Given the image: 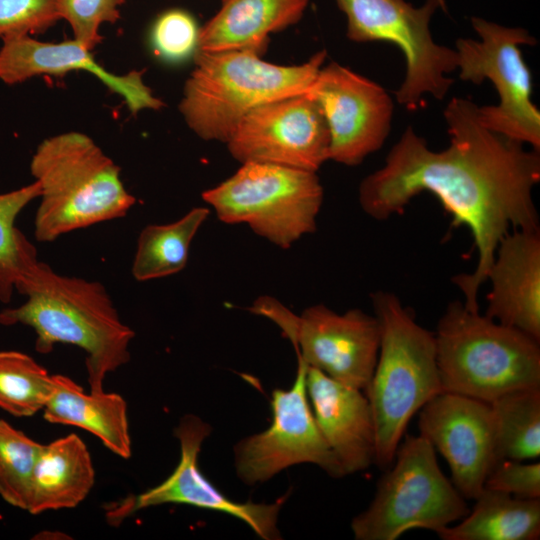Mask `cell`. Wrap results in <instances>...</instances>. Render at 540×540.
I'll return each instance as SVG.
<instances>
[{"label": "cell", "mask_w": 540, "mask_h": 540, "mask_svg": "<svg viewBox=\"0 0 540 540\" xmlns=\"http://www.w3.org/2000/svg\"><path fill=\"white\" fill-rule=\"evenodd\" d=\"M347 20L346 36L357 43L384 41L396 45L406 59V75L395 91L396 101L416 109L429 93L442 100L454 83L455 49L437 44L430 22L445 0H425L415 7L405 0H335Z\"/></svg>", "instance_id": "cell-9"}, {"label": "cell", "mask_w": 540, "mask_h": 540, "mask_svg": "<svg viewBox=\"0 0 540 540\" xmlns=\"http://www.w3.org/2000/svg\"><path fill=\"white\" fill-rule=\"evenodd\" d=\"M483 488L522 499H540V463L498 461L488 473Z\"/></svg>", "instance_id": "cell-32"}, {"label": "cell", "mask_w": 540, "mask_h": 540, "mask_svg": "<svg viewBox=\"0 0 540 540\" xmlns=\"http://www.w3.org/2000/svg\"><path fill=\"white\" fill-rule=\"evenodd\" d=\"M26 301L0 311V324H23L36 333L39 353L58 343L75 345L87 353L90 392L103 390V381L130 359L134 331L122 322L105 287L97 281L58 274L34 259L15 288Z\"/></svg>", "instance_id": "cell-2"}, {"label": "cell", "mask_w": 540, "mask_h": 540, "mask_svg": "<svg viewBox=\"0 0 540 540\" xmlns=\"http://www.w3.org/2000/svg\"><path fill=\"white\" fill-rule=\"evenodd\" d=\"M381 341L372 378L365 389L376 431L375 460L380 469L394 461L406 427L430 399L442 392L433 332L393 293L371 294Z\"/></svg>", "instance_id": "cell-5"}, {"label": "cell", "mask_w": 540, "mask_h": 540, "mask_svg": "<svg viewBox=\"0 0 540 540\" xmlns=\"http://www.w3.org/2000/svg\"><path fill=\"white\" fill-rule=\"evenodd\" d=\"M2 41L0 80L8 85L40 75L58 76L71 71H86L119 95L134 115L145 109L159 110L164 106L144 83L143 71L114 74L94 59L92 51L74 39L53 43L39 41L30 35H19Z\"/></svg>", "instance_id": "cell-17"}, {"label": "cell", "mask_w": 540, "mask_h": 540, "mask_svg": "<svg viewBox=\"0 0 540 540\" xmlns=\"http://www.w3.org/2000/svg\"><path fill=\"white\" fill-rule=\"evenodd\" d=\"M226 145L241 164L269 163L317 172L329 160L330 133L320 105L302 94L250 111Z\"/></svg>", "instance_id": "cell-13"}, {"label": "cell", "mask_w": 540, "mask_h": 540, "mask_svg": "<svg viewBox=\"0 0 540 540\" xmlns=\"http://www.w3.org/2000/svg\"><path fill=\"white\" fill-rule=\"evenodd\" d=\"M30 171L41 189L34 220L39 242L124 217L136 202L121 180L119 166L81 132L44 139L32 156Z\"/></svg>", "instance_id": "cell-4"}, {"label": "cell", "mask_w": 540, "mask_h": 540, "mask_svg": "<svg viewBox=\"0 0 540 540\" xmlns=\"http://www.w3.org/2000/svg\"><path fill=\"white\" fill-rule=\"evenodd\" d=\"M297 360L291 388L272 392L269 428L241 440L235 447L237 475L248 485L265 482L302 463L315 464L334 478L345 476L314 418L307 395V364L298 356Z\"/></svg>", "instance_id": "cell-12"}, {"label": "cell", "mask_w": 540, "mask_h": 540, "mask_svg": "<svg viewBox=\"0 0 540 540\" xmlns=\"http://www.w3.org/2000/svg\"><path fill=\"white\" fill-rule=\"evenodd\" d=\"M199 30L187 11L171 9L153 23L149 41L154 53L168 62H180L197 50Z\"/></svg>", "instance_id": "cell-29"}, {"label": "cell", "mask_w": 540, "mask_h": 540, "mask_svg": "<svg viewBox=\"0 0 540 540\" xmlns=\"http://www.w3.org/2000/svg\"><path fill=\"white\" fill-rule=\"evenodd\" d=\"M250 310L274 321L308 366L365 391L377 363L381 341L380 323L375 315L361 309L338 314L317 304L298 316L268 296L257 299Z\"/></svg>", "instance_id": "cell-11"}, {"label": "cell", "mask_w": 540, "mask_h": 540, "mask_svg": "<svg viewBox=\"0 0 540 540\" xmlns=\"http://www.w3.org/2000/svg\"><path fill=\"white\" fill-rule=\"evenodd\" d=\"M434 335L442 391L491 403L506 392L540 386V341L463 301L447 305Z\"/></svg>", "instance_id": "cell-6"}, {"label": "cell", "mask_w": 540, "mask_h": 540, "mask_svg": "<svg viewBox=\"0 0 540 540\" xmlns=\"http://www.w3.org/2000/svg\"><path fill=\"white\" fill-rule=\"evenodd\" d=\"M495 463L540 455V386L506 392L490 403Z\"/></svg>", "instance_id": "cell-25"}, {"label": "cell", "mask_w": 540, "mask_h": 540, "mask_svg": "<svg viewBox=\"0 0 540 540\" xmlns=\"http://www.w3.org/2000/svg\"><path fill=\"white\" fill-rule=\"evenodd\" d=\"M477 107L466 98L450 100L444 110L450 144L441 151L429 149L407 126L385 164L358 189L360 206L373 219L401 214L413 197L430 192L452 225L468 228L477 264L452 281L472 311H479L478 292L509 229L540 230L532 195L540 181V151L483 126Z\"/></svg>", "instance_id": "cell-1"}, {"label": "cell", "mask_w": 540, "mask_h": 540, "mask_svg": "<svg viewBox=\"0 0 540 540\" xmlns=\"http://www.w3.org/2000/svg\"><path fill=\"white\" fill-rule=\"evenodd\" d=\"M485 315L540 341V230H512L499 242L487 276Z\"/></svg>", "instance_id": "cell-19"}, {"label": "cell", "mask_w": 540, "mask_h": 540, "mask_svg": "<svg viewBox=\"0 0 540 540\" xmlns=\"http://www.w3.org/2000/svg\"><path fill=\"white\" fill-rule=\"evenodd\" d=\"M309 0H222L217 13L199 30L203 52H265L270 35L298 23Z\"/></svg>", "instance_id": "cell-20"}, {"label": "cell", "mask_w": 540, "mask_h": 540, "mask_svg": "<svg viewBox=\"0 0 540 540\" xmlns=\"http://www.w3.org/2000/svg\"><path fill=\"white\" fill-rule=\"evenodd\" d=\"M42 445L0 419V496L8 504L26 510L31 476Z\"/></svg>", "instance_id": "cell-28"}, {"label": "cell", "mask_w": 540, "mask_h": 540, "mask_svg": "<svg viewBox=\"0 0 540 540\" xmlns=\"http://www.w3.org/2000/svg\"><path fill=\"white\" fill-rule=\"evenodd\" d=\"M470 22L480 40L456 41L459 78L475 85L490 80L500 99L497 105L477 107L480 122L540 151V112L531 99L532 75L519 48L536 45V39L521 27H507L476 16Z\"/></svg>", "instance_id": "cell-10"}, {"label": "cell", "mask_w": 540, "mask_h": 540, "mask_svg": "<svg viewBox=\"0 0 540 540\" xmlns=\"http://www.w3.org/2000/svg\"><path fill=\"white\" fill-rule=\"evenodd\" d=\"M43 412L46 421L82 428L117 456H131L127 404L121 395L85 393L68 376L56 374L52 375V390Z\"/></svg>", "instance_id": "cell-22"}, {"label": "cell", "mask_w": 540, "mask_h": 540, "mask_svg": "<svg viewBox=\"0 0 540 540\" xmlns=\"http://www.w3.org/2000/svg\"><path fill=\"white\" fill-rule=\"evenodd\" d=\"M41 193L37 181L0 193V301L11 300L27 266L37 258L34 245L15 226L20 212Z\"/></svg>", "instance_id": "cell-26"}, {"label": "cell", "mask_w": 540, "mask_h": 540, "mask_svg": "<svg viewBox=\"0 0 540 540\" xmlns=\"http://www.w3.org/2000/svg\"><path fill=\"white\" fill-rule=\"evenodd\" d=\"M202 198L222 222L248 224L257 235L287 249L316 230L323 187L316 172L246 162Z\"/></svg>", "instance_id": "cell-8"}, {"label": "cell", "mask_w": 540, "mask_h": 540, "mask_svg": "<svg viewBox=\"0 0 540 540\" xmlns=\"http://www.w3.org/2000/svg\"><path fill=\"white\" fill-rule=\"evenodd\" d=\"M52 390V375L30 355L0 351V409L15 417L43 410Z\"/></svg>", "instance_id": "cell-27"}, {"label": "cell", "mask_w": 540, "mask_h": 540, "mask_svg": "<svg viewBox=\"0 0 540 540\" xmlns=\"http://www.w3.org/2000/svg\"><path fill=\"white\" fill-rule=\"evenodd\" d=\"M326 57L321 50L302 64L279 65L248 51L196 50L179 111L198 137L226 143L256 107L305 94Z\"/></svg>", "instance_id": "cell-3"}, {"label": "cell", "mask_w": 540, "mask_h": 540, "mask_svg": "<svg viewBox=\"0 0 540 540\" xmlns=\"http://www.w3.org/2000/svg\"><path fill=\"white\" fill-rule=\"evenodd\" d=\"M209 213L206 207H195L177 221L144 227L132 263L133 277L148 281L184 269L191 242Z\"/></svg>", "instance_id": "cell-24"}, {"label": "cell", "mask_w": 540, "mask_h": 540, "mask_svg": "<svg viewBox=\"0 0 540 540\" xmlns=\"http://www.w3.org/2000/svg\"><path fill=\"white\" fill-rule=\"evenodd\" d=\"M418 428L448 463L455 488L474 500L495 464L490 403L442 391L419 410Z\"/></svg>", "instance_id": "cell-15"}, {"label": "cell", "mask_w": 540, "mask_h": 540, "mask_svg": "<svg viewBox=\"0 0 540 540\" xmlns=\"http://www.w3.org/2000/svg\"><path fill=\"white\" fill-rule=\"evenodd\" d=\"M459 523L436 532L442 540H536L540 499H522L483 488Z\"/></svg>", "instance_id": "cell-23"}, {"label": "cell", "mask_w": 540, "mask_h": 540, "mask_svg": "<svg viewBox=\"0 0 540 540\" xmlns=\"http://www.w3.org/2000/svg\"><path fill=\"white\" fill-rule=\"evenodd\" d=\"M306 387L316 423L345 475L374 464L375 421L364 392L307 365Z\"/></svg>", "instance_id": "cell-18"}, {"label": "cell", "mask_w": 540, "mask_h": 540, "mask_svg": "<svg viewBox=\"0 0 540 540\" xmlns=\"http://www.w3.org/2000/svg\"><path fill=\"white\" fill-rule=\"evenodd\" d=\"M469 512L422 436L406 435L376 484L369 506L351 521L356 540H396L412 529L435 533Z\"/></svg>", "instance_id": "cell-7"}, {"label": "cell", "mask_w": 540, "mask_h": 540, "mask_svg": "<svg viewBox=\"0 0 540 540\" xmlns=\"http://www.w3.org/2000/svg\"><path fill=\"white\" fill-rule=\"evenodd\" d=\"M95 471L86 444L69 434L42 445L36 460L26 510L37 515L78 506L90 493Z\"/></svg>", "instance_id": "cell-21"}, {"label": "cell", "mask_w": 540, "mask_h": 540, "mask_svg": "<svg viewBox=\"0 0 540 540\" xmlns=\"http://www.w3.org/2000/svg\"><path fill=\"white\" fill-rule=\"evenodd\" d=\"M125 0H58L60 19L66 20L74 40L92 51L102 41L100 27L120 18Z\"/></svg>", "instance_id": "cell-30"}, {"label": "cell", "mask_w": 540, "mask_h": 540, "mask_svg": "<svg viewBox=\"0 0 540 540\" xmlns=\"http://www.w3.org/2000/svg\"><path fill=\"white\" fill-rule=\"evenodd\" d=\"M58 20V0H0L1 39L43 33Z\"/></svg>", "instance_id": "cell-31"}, {"label": "cell", "mask_w": 540, "mask_h": 540, "mask_svg": "<svg viewBox=\"0 0 540 540\" xmlns=\"http://www.w3.org/2000/svg\"><path fill=\"white\" fill-rule=\"evenodd\" d=\"M174 433L181 451L176 468L162 483L139 494L128 504L130 508L125 514L163 504H183L236 517L262 539H281L277 522L287 494L270 504L242 503L230 499L199 468V452L203 441L211 433L210 425L198 416L185 415Z\"/></svg>", "instance_id": "cell-16"}, {"label": "cell", "mask_w": 540, "mask_h": 540, "mask_svg": "<svg viewBox=\"0 0 540 540\" xmlns=\"http://www.w3.org/2000/svg\"><path fill=\"white\" fill-rule=\"evenodd\" d=\"M305 94L320 105L327 121L329 160L356 166L385 143L394 104L378 83L330 62Z\"/></svg>", "instance_id": "cell-14"}]
</instances>
